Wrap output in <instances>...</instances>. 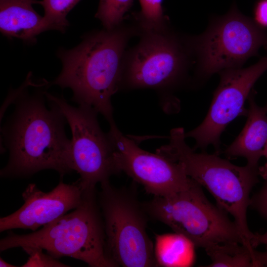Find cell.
I'll list each match as a JSON object with an SVG mask.
<instances>
[{"label": "cell", "mask_w": 267, "mask_h": 267, "mask_svg": "<svg viewBox=\"0 0 267 267\" xmlns=\"http://www.w3.org/2000/svg\"><path fill=\"white\" fill-rule=\"evenodd\" d=\"M31 74L18 89L8 94L5 105L14 103V110L3 126L2 141L9 151L1 178H23L44 170H53L61 177L73 171L70 163L71 140L65 133L67 121L54 102L47 99L44 80L29 92Z\"/></svg>", "instance_id": "1"}, {"label": "cell", "mask_w": 267, "mask_h": 267, "mask_svg": "<svg viewBox=\"0 0 267 267\" xmlns=\"http://www.w3.org/2000/svg\"><path fill=\"white\" fill-rule=\"evenodd\" d=\"M136 34L135 26L122 24L92 31L75 47L58 50L62 69L51 85L70 89L74 102L92 108L109 124L115 122L111 98L120 90L126 48Z\"/></svg>", "instance_id": "2"}, {"label": "cell", "mask_w": 267, "mask_h": 267, "mask_svg": "<svg viewBox=\"0 0 267 267\" xmlns=\"http://www.w3.org/2000/svg\"><path fill=\"white\" fill-rule=\"evenodd\" d=\"M185 138L182 128L173 129L169 143L156 152L179 164L188 177L208 190L217 206L233 217L244 245L253 250L251 240L254 233L248 226L247 211L250 192L259 181V167L239 166L217 154L196 153Z\"/></svg>", "instance_id": "3"}, {"label": "cell", "mask_w": 267, "mask_h": 267, "mask_svg": "<svg viewBox=\"0 0 267 267\" xmlns=\"http://www.w3.org/2000/svg\"><path fill=\"white\" fill-rule=\"evenodd\" d=\"M42 248L55 258L68 257L91 267H115L107 257L102 216L95 188L86 189L80 204L40 229L11 233L0 240V252L16 247Z\"/></svg>", "instance_id": "4"}, {"label": "cell", "mask_w": 267, "mask_h": 267, "mask_svg": "<svg viewBox=\"0 0 267 267\" xmlns=\"http://www.w3.org/2000/svg\"><path fill=\"white\" fill-rule=\"evenodd\" d=\"M138 34L139 42L124 56L120 89H153L161 92L168 102H175L171 92L186 81L192 56L186 38L168 26L138 30Z\"/></svg>", "instance_id": "5"}, {"label": "cell", "mask_w": 267, "mask_h": 267, "mask_svg": "<svg viewBox=\"0 0 267 267\" xmlns=\"http://www.w3.org/2000/svg\"><path fill=\"white\" fill-rule=\"evenodd\" d=\"M142 205L149 217L184 235L195 246L206 249L231 242L244 245L234 221L208 200L202 186L194 180L182 190L166 196H154Z\"/></svg>", "instance_id": "6"}, {"label": "cell", "mask_w": 267, "mask_h": 267, "mask_svg": "<svg viewBox=\"0 0 267 267\" xmlns=\"http://www.w3.org/2000/svg\"><path fill=\"white\" fill-rule=\"evenodd\" d=\"M100 184L98 204L108 258L117 267H156L154 245L147 231V215L134 189Z\"/></svg>", "instance_id": "7"}, {"label": "cell", "mask_w": 267, "mask_h": 267, "mask_svg": "<svg viewBox=\"0 0 267 267\" xmlns=\"http://www.w3.org/2000/svg\"><path fill=\"white\" fill-rule=\"evenodd\" d=\"M186 41L191 55L196 57V79L201 82L215 73L241 68L261 47H267V33L233 6L212 21L203 33Z\"/></svg>", "instance_id": "8"}, {"label": "cell", "mask_w": 267, "mask_h": 267, "mask_svg": "<svg viewBox=\"0 0 267 267\" xmlns=\"http://www.w3.org/2000/svg\"><path fill=\"white\" fill-rule=\"evenodd\" d=\"M47 99L55 103L63 113L71 133L70 163L80 175L83 189L95 188L97 183L109 181L118 174L113 160V147L108 135L98 124V113L83 105L75 107L62 96L46 91Z\"/></svg>", "instance_id": "9"}, {"label": "cell", "mask_w": 267, "mask_h": 267, "mask_svg": "<svg viewBox=\"0 0 267 267\" xmlns=\"http://www.w3.org/2000/svg\"><path fill=\"white\" fill-rule=\"evenodd\" d=\"M266 71L267 57H263L248 67L228 69L219 73L220 83L214 93L206 117L196 128L185 133V137L195 139L194 150H204L212 145L216 153L220 152L222 133L237 117L247 115L245 102L255 83Z\"/></svg>", "instance_id": "10"}, {"label": "cell", "mask_w": 267, "mask_h": 267, "mask_svg": "<svg viewBox=\"0 0 267 267\" xmlns=\"http://www.w3.org/2000/svg\"><path fill=\"white\" fill-rule=\"evenodd\" d=\"M118 173H125L154 196H166L187 187L193 179L178 163L161 154L146 151L124 135L115 122L107 133Z\"/></svg>", "instance_id": "11"}, {"label": "cell", "mask_w": 267, "mask_h": 267, "mask_svg": "<svg viewBox=\"0 0 267 267\" xmlns=\"http://www.w3.org/2000/svg\"><path fill=\"white\" fill-rule=\"evenodd\" d=\"M79 180L72 184L62 180L50 191L29 184L22 194L23 205L14 213L0 219V231L16 228L38 230L76 208L84 193Z\"/></svg>", "instance_id": "12"}, {"label": "cell", "mask_w": 267, "mask_h": 267, "mask_svg": "<svg viewBox=\"0 0 267 267\" xmlns=\"http://www.w3.org/2000/svg\"><path fill=\"white\" fill-rule=\"evenodd\" d=\"M36 0H0V31L4 36L33 43L49 30L44 16L33 7Z\"/></svg>", "instance_id": "13"}, {"label": "cell", "mask_w": 267, "mask_h": 267, "mask_svg": "<svg viewBox=\"0 0 267 267\" xmlns=\"http://www.w3.org/2000/svg\"><path fill=\"white\" fill-rule=\"evenodd\" d=\"M253 94L251 92L248 98L249 106L245 126L224 154L228 157H243L247 165L257 167L267 143V113L256 103Z\"/></svg>", "instance_id": "14"}, {"label": "cell", "mask_w": 267, "mask_h": 267, "mask_svg": "<svg viewBox=\"0 0 267 267\" xmlns=\"http://www.w3.org/2000/svg\"><path fill=\"white\" fill-rule=\"evenodd\" d=\"M154 253L157 267H188L195 262V245L177 232L156 234Z\"/></svg>", "instance_id": "15"}, {"label": "cell", "mask_w": 267, "mask_h": 267, "mask_svg": "<svg viewBox=\"0 0 267 267\" xmlns=\"http://www.w3.org/2000/svg\"><path fill=\"white\" fill-rule=\"evenodd\" d=\"M211 263L210 267H254V251L235 242L217 244L205 249Z\"/></svg>", "instance_id": "16"}, {"label": "cell", "mask_w": 267, "mask_h": 267, "mask_svg": "<svg viewBox=\"0 0 267 267\" xmlns=\"http://www.w3.org/2000/svg\"><path fill=\"white\" fill-rule=\"evenodd\" d=\"M80 0H42L36 3L44 9V19L49 30L64 32L69 26L67 15Z\"/></svg>", "instance_id": "17"}, {"label": "cell", "mask_w": 267, "mask_h": 267, "mask_svg": "<svg viewBox=\"0 0 267 267\" xmlns=\"http://www.w3.org/2000/svg\"><path fill=\"white\" fill-rule=\"evenodd\" d=\"M162 0H139L141 8L135 16L138 30H159L168 26V19L163 12Z\"/></svg>", "instance_id": "18"}, {"label": "cell", "mask_w": 267, "mask_h": 267, "mask_svg": "<svg viewBox=\"0 0 267 267\" xmlns=\"http://www.w3.org/2000/svg\"><path fill=\"white\" fill-rule=\"evenodd\" d=\"M134 0H100L95 17L104 29L111 30L122 24L125 14Z\"/></svg>", "instance_id": "19"}, {"label": "cell", "mask_w": 267, "mask_h": 267, "mask_svg": "<svg viewBox=\"0 0 267 267\" xmlns=\"http://www.w3.org/2000/svg\"><path fill=\"white\" fill-rule=\"evenodd\" d=\"M29 255V258L22 267H70L60 262L48 253L43 252L42 248L33 246H25L22 248Z\"/></svg>", "instance_id": "20"}, {"label": "cell", "mask_w": 267, "mask_h": 267, "mask_svg": "<svg viewBox=\"0 0 267 267\" xmlns=\"http://www.w3.org/2000/svg\"><path fill=\"white\" fill-rule=\"evenodd\" d=\"M250 206L267 220V178L261 190L251 198Z\"/></svg>", "instance_id": "21"}, {"label": "cell", "mask_w": 267, "mask_h": 267, "mask_svg": "<svg viewBox=\"0 0 267 267\" xmlns=\"http://www.w3.org/2000/svg\"><path fill=\"white\" fill-rule=\"evenodd\" d=\"M251 244L254 249L258 245L263 244L267 247V230L264 234L254 233Z\"/></svg>", "instance_id": "22"}, {"label": "cell", "mask_w": 267, "mask_h": 267, "mask_svg": "<svg viewBox=\"0 0 267 267\" xmlns=\"http://www.w3.org/2000/svg\"><path fill=\"white\" fill-rule=\"evenodd\" d=\"M254 255L255 267H267V251L263 252L255 250Z\"/></svg>", "instance_id": "23"}, {"label": "cell", "mask_w": 267, "mask_h": 267, "mask_svg": "<svg viewBox=\"0 0 267 267\" xmlns=\"http://www.w3.org/2000/svg\"><path fill=\"white\" fill-rule=\"evenodd\" d=\"M263 156L266 157L267 162L264 166L259 167V174L263 178L266 179L267 178V143L264 150Z\"/></svg>", "instance_id": "24"}, {"label": "cell", "mask_w": 267, "mask_h": 267, "mask_svg": "<svg viewBox=\"0 0 267 267\" xmlns=\"http://www.w3.org/2000/svg\"><path fill=\"white\" fill-rule=\"evenodd\" d=\"M0 267H17L12 264H10L5 261H4L2 258H0Z\"/></svg>", "instance_id": "25"}, {"label": "cell", "mask_w": 267, "mask_h": 267, "mask_svg": "<svg viewBox=\"0 0 267 267\" xmlns=\"http://www.w3.org/2000/svg\"><path fill=\"white\" fill-rule=\"evenodd\" d=\"M264 107V108L265 111H266V112H267V104H266V105H265L264 107Z\"/></svg>", "instance_id": "26"}]
</instances>
